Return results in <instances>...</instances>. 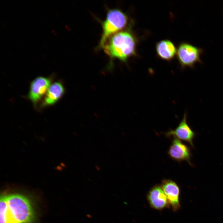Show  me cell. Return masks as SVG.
Returning <instances> with one entry per match:
<instances>
[{
	"label": "cell",
	"mask_w": 223,
	"mask_h": 223,
	"mask_svg": "<svg viewBox=\"0 0 223 223\" xmlns=\"http://www.w3.org/2000/svg\"><path fill=\"white\" fill-rule=\"evenodd\" d=\"M33 208L24 196L13 194L1 196L0 223H32Z\"/></svg>",
	"instance_id": "obj_1"
},
{
	"label": "cell",
	"mask_w": 223,
	"mask_h": 223,
	"mask_svg": "<svg viewBox=\"0 0 223 223\" xmlns=\"http://www.w3.org/2000/svg\"><path fill=\"white\" fill-rule=\"evenodd\" d=\"M51 81L47 78L38 77L32 82L28 94L29 99L33 103L39 101L46 94L50 85Z\"/></svg>",
	"instance_id": "obj_9"
},
{
	"label": "cell",
	"mask_w": 223,
	"mask_h": 223,
	"mask_svg": "<svg viewBox=\"0 0 223 223\" xmlns=\"http://www.w3.org/2000/svg\"><path fill=\"white\" fill-rule=\"evenodd\" d=\"M64 91V87L60 82L50 85L46 94L43 104L50 105L55 104L62 97Z\"/></svg>",
	"instance_id": "obj_11"
},
{
	"label": "cell",
	"mask_w": 223,
	"mask_h": 223,
	"mask_svg": "<svg viewBox=\"0 0 223 223\" xmlns=\"http://www.w3.org/2000/svg\"><path fill=\"white\" fill-rule=\"evenodd\" d=\"M164 133L167 137L177 138L187 142L194 147L193 141L196 133L187 122L186 112L184 113L182 120L175 129H170Z\"/></svg>",
	"instance_id": "obj_5"
},
{
	"label": "cell",
	"mask_w": 223,
	"mask_h": 223,
	"mask_svg": "<svg viewBox=\"0 0 223 223\" xmlns=\"http://www.w3.org/2000/svg\"><path fill=\"white\" fill-rule=\"evenodd\" d=\"M99 46L111 59L126 62L135 54L136 41L131 32L123 30L109 37Z\"/></svg>",
	"instance_id": "obj_2"
},
{
	"label": "cell",
	"mask_w": 223,
	"mask_h": 223,
	"mask_svg": "<svg viewBox=\"0 0 223 223\" xmlns=\"http://www.w3.org/2000/svg\"><path fill=\"white\" fill-rule=\"evenodd\" d=\"M167 152L170 157L174 160L179 162L185 161L192 166L190 162L192 156L190 149L179 139L173 138Z\"/></svg>",
	"instance_id": "obj_6"
},
{
	"label": "cell",
	"mask_w": 223,
	"mask_h": 223,
	"mask_svg": "<svg viewBox=\"0 0 223 223\" xmlns=\"http://www.w3.org/2000/svg\"><path fill=\"white\" fill-rule=\"evenodd\" d=\"M156 51L158 56L167 61L172 59L177 54V50L173 42L169 40H163L156 45Z\"/></svg>",
	"instance_id": "obj_10"
},
{
	"label": "cell",
	"mask_w": 223,
	"mask_h": 223,
	"mask_svg": "<svg viewBox=\"0 0 223 223\" xmlns=\"http://www.w3.org/2000/svg\"><path fill=\"white\" fill-rule=\"evenodd\" d=\"M202 50L186 42L181 43L177 51L178 59L182 68H193L198 63H201L200 55Z\"/></svg>",
	"instance_id": "obj_4"
},
{
	"label": "cell",
	"mask_w": 223,
	"mask_h": 223,
	"mask_svg": "<svg viewBox=\"0 0 223 223\" xmlns=\"http://www.w3.org/2000/svg\"><path fill=\"white\" fill-rule=\"evenodd\" d=\"M147 198L151 207L157 210L169 208L170 205L160 185L156 184L149 191Z\"/></svg>",
	"instance_id": "obj_8"
},
{
	"label": "cell",
	"mask_w": 223,
	"mask_h": 223,
	"mask_svg": "<svg viewBox=\"0 0 223 223\" xmlns=\"http://www.w3.org/2000/svg\"><path fill=\"white\" fill-rule=\"evenodd\" d=\"M128 22L127 16L121 10L117 9L108 10L102 23L103 33L99 46L111 36L123 30Z\"/></svg>",
	"instance_id": "obj_3"
},
{
	"label": "cell",
	"mask_w": 223,
	"mask_h": 223,
	"mask_svg": "<svg viewBox=\"0 0 223 223\" xmlns=\"http://www.w3.org/2000/svg\"><path fill=\"white\" fill-rule=\"evenodd\" d=\"M173 210L176 212L180 208L179 201L180 188L177 183L173 180L164 179L160 185Z\"/></svg>",
	"instance_id": "obj_7"
}]
</instances>
